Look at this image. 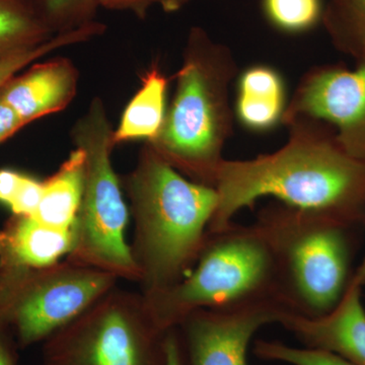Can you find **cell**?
<instances>
[{
	"instance_id": "6da1fadb",
	"label": "cell",
	"mask_w": 365,
	"mask_h": 365,
	"mask_svg": "<svg viewBox=\"0 0 365 365\" xmlns=\"http://www.w3.org/2000/svg\"><path fill=\"white\" fill-rule=\"evenodd\" d=\"M287 128V143L273 153L223 160L208 232L227 227L240 211L264 197L356 227L365 222V160L350 155L322 122L299 119Z\"/></svg>"
},
{
	"instance_id": "7a4b0ae2",
	"label": "cell",
	"mask_w": 365,
	"mask_h": 365,
	"mask_svg": "<svg viewBox=\"0 0 365 365\" xmlns=\"http://www.w3.org/2000/svg\"><path fill=\"white\" fill-rule=\"evenodd\" d=\"M134 220L131 253L143 297L188 275L207 239L217 207L213 187L188 179L145 143L124 180Z\"/></svg>"
},
{
	"instance_id": "3957f363",
	"label": "cell",
	"mask_w": 365,
	"mask_h": 365,
	"mask_svg": "<svg viewBox=\"0 0 365 365\" xmlns=\"http://www.w3.org/2000/svg\"><path fill=\"white\" fill-rule=\"evenodd\" d=\"M230 48L201 26L190 29L176 88L162 129L146 143L191 181L213 187L232 135L230 88L237 76Z\"/></svg>"
},
{
	"instance_id": "277c9868",
	"label": "cell",
	"mask_w": 365,
	"mask_h": 365,
	"mask_svg": "<svg viewBox=\"0 0 365 365\" xmlns=\"http://www.w3.org/2000/svg\"><path fill=\"white\" fill-rule=\"evenodd\" d=\"M255 223L272 252L278 295L288 313L319 318L333 311L354 276L359 227L277 201L262 208Z\"/></svg>"
},
{
	"instance_id": "5b68a950",
	"label": "cell",
	"mask_w": 365,
	"mask_h": 365,
	"mask_svg": "<svg viewBox=\"0 0 365 365\" xmlns=\"http://www.w3.org/2000/svg\"><path fill=\"white\" fill-rule=\"evenodd\" d=\"M143 297L155 323L165 332L177 329L198 309L281 304L272 252L255 222H232L220 232H208L188 275L165 292Z\"/></svg>"
},
{
	"instance_id": "8992f818",
	"label": "cell",
	"mask_w": 365,
	"mask_h": 365,
	"mask_svg": "<svg viewBox=\"0 0 365 365\" xmlns=\"http://www.w3.org/2000/svg\"><path fill=\"white\" fill-rule=\"evenodd\" d=\"M71 139L85 153V184L73 225V248L66 259L139 282L140 274L125 240L128 207L112 163L114 129L102 98L91 100L72 126Z\"/></svg>"
},
{
	"instance_id": "52a82bcc",
	"label": "cell",
	"mask_w": 365,
	"mask_h": 365,
	"mask_svg": "<svg viewBox=\"0 0 365 365\" xmlns=\"http://www.w3.org/2000/svg\"><path fill=\"white\" fill-rule=\"evenodd\" d=\"M167 333L141 292L116 287L43 342L42 365H165Z\"/></svg>"
},
{
	"instance_id": "ba28073f",
	"label": "cell",
	"mask_w": 365,
	"mask_h": 365,
	"mask_svg": "<svg viewBox=\"0 0 365 365\" xmlns=\"http://www.w3.org/2000/svg\"><path fill=\"white\" fill-rule=\"evenodd\" d=\"M116 276L69 261L0 279V311L21 349L44 342L116 287Z\"/></svg>"
},
{
	"instance_id": "9c48e42d",
	"label": "cell",
	"mask_w": 365,
	"mask_h": 365,
	"mask_svg": "<svg viewBox=\"0 0 365 365\" xmlns=\"http://www.w3.org/2000/svg\"><path fill=\"white\" fill-rule=\"evenodd\" d=\"M322 122L350 155L365 160V58L354 68L323 66L307 72L288 101L282 122Z\"/></svg>"
},
{
	"instance_id": "30bf717a",
	"label": "cell",
	"mask_w": 365,
	"mask_h": 365,
	"mask_svg": "<svg viewBox=\"0 0 365 365\" xmlns=\"http://www.w3.org/2000/svg\"><path fill=\"white\" fill-rule=\"evenodd\" d=\"M287 314L277 302L193 312L178 327L189 365H249L247 354L255 334L279 324Z\"/></svg>"
},
{
	"instance_id": "8fae6325",
	"label": "cell",
	"mask_w": 365,
	"mask_h": 365,
	"mask_svg": "<svg viewBox=\"0 0 365 365\" xmlns=\"http://www.w3.org/2000/svg\"><path fill=\"white\" fill-rule=\"evenodd\" d=\"M362 287L351 282L337 307L325 316L287 314L280 325L311 349L333 353L353 365H365V307Z\"/></svg>"
},
{
	"instance_id": "7c38bea8",
	"label": "cell",
	"mask_w": 365,
	"mask_h": 365,
	"mask_svg": "<svg viewBox=\"0 0 365 365\" xmlns=\"http://www.w3.org/2000/svg\"><path fill=\"white\" fill-rule=\"evenodd\" d=\"M79 71L71 59L54 57L35 62L0 88V97L24 123L66 110L78 93Z\"/></svg>"
},
{
	"instance_id": "4fadbf2b",
	"label": "cell",
	"mask_w": 365,
	"mask_h": 365,
	"mask_svg": "<svg viewBox=\"0 0 365 365\" xmlns=\"http://www.w3.org/2000/svg\"><path fill=\"white\" fill-rule=\"evenodd\" d=\"M73 244V227L58 230L33 216L13 215L0 227V279L54 265Z\"/></svg>"
},
{
	"instance_id": "5bb4252c",
	"label": "cell",
	"mask_w": 365,
	"mask_h": 365,
	"mask_svg": "<svg viewBox=\"0 0 365 365\" xmlns=\"http://www.w3.org/2000/svg\"><path fill=\"white\" fill-rule=\"evenodd\" d=\"M287 88L279 72L268 66H253L237 78L235 116L249 130L263 132L282 122Z\"/></svg>"
},
{
	"instance_id": "9a60e30c",
	"label": "cell",
	"mask_w": 365,
	"mask_h": 365,
	"mask_svg": "<svg viewBox=\"0 0 365 365\" xmlns=\"http://www.w3.org/2000/svg\"><path fill=\"white\" fill-rule=\"evenodd\" d=\"M86 155L76 148L59 169L43 181V194L33 217L47 227L71 230L78 216L83 184Z\"/></svg>"
},
{
	"instance_id": "2e32d148",
	"label": "cell",
	"mask_w": 365,
	"mask_h": 365,
	"mask_svg": "<svg viewBox=\"0 0 365 365\" xmlns=\"http://www.w3.org/2000/svg\"><path fill=\"white\" fill-rule=\"evenodd\" d=\"M169 81L158 66H151L141 79V86L125 108L117 128L114 143L134 140L151 143L157 138L167 114Z\"/></svg>"
},
{
	"instance_id": "e0dca14e",
	"label": "cell",
	"mask_w": 365,
	"mask_h": 365,
	"mask_svg": "<svg viewBox=\"0 0 365 365\" xmlns=\"http://www.w3.org/2000/svg\"><path fill=\"white\" fill-rule=\"evenodd\" d=\"M54 36L38 9L25 0H0V59L38 47Z\"/></svg>"
},
{
	"instance_id": "ac0fdd59",
	"label": "cell",
	"mask_w": 365,
	"mask_h": 365,
	"mask_svg": "<svg viewBox=\"0 0 365 365\" xmlns=\"http://www.w3.org/2000/svg\"><path fill=\"white\" fill-rule=\"evenodd\" d=\"M322 21L336 49L365 58V0H329Z\"/></svg>"
},
{
	"instance_id": "d6986e66",
	"label": "cell",
	"mask_w": 365,
	"mask_h": 365,
	"mask_svg": "<svg viewBox=\"0 0 365 365\" xmlns=\"http://www.w3.org/2000/svg\"><path fill=\"white\" fill-rule=\"evenodd\" d=\"M106 32V26L100 21H93L69 32L56 34L44 44L26 50L6 58L0 59V88L9 79L23 71L30 64L35 63L50 53L57 51L67 46L88 42Z\"/></svg>"
},
{
	"instance_id": "ffe728a7",
	"label": "cell",
	"mask_w": 365,
	"mask_h": 365,
	"mask_svg": "<svg viewBox=\"0 0 365 365\" xmlns=\"http://www.w3.org/2000/svg\"><path fill=\"white\" fill-rule=\"evenodd\" d=\"M266 18L278 30L306 32L322 21L323 0H263Z\"/></svg>"
},
{
	"instance_id": "44dd1931",
	"label": "cell",
	"mask_w": 365,
	"mask_h": 365,
	"mask_svg": "<svg viewBox=\"0 0 365 365\" xmlns=\"http://www.w3.org/2000/svg\"><path fill=\"white\" fill-rule=\"evenodd\" d=\"M98 0H40L38 9L54 34L66 33L95 21Z\"/></svg>"
},
{
	"instance_id": "7402d4cb",
	"label": "cell",
	"mask_w": 365,
	"mask_h": 365,
	"mask_svg": "<svg viewBox=\"0 0 365 365\" xmlns=\"http://www.w3.org/2000/svg\"><path fill=\"white\" fill-rule=\"evenodd\" d=\"M254 353L258 359L290 365H353L333 353L292 347L278 341H257Z\"/></svg>"
},
{
	"instance_id": "603a6c76",
	"label": "cell",
	"mask_w": 365,
	"mask_h": 365,
	"mask_svg": "<svg viewBox=\"0 0 365 365\" xmlns=\"http://www.w3.org/2000/svg\"><path fill=\"white\" fill-rule=\"evenodd\" d=\"M42 194L43 181L23 174L9 207L14 215L33 216L39 206Z\"/></svg>"
},
{
	"instance_id": "cb8c5ba5",
	"label": "cell",
	"mask_w": 365,
	"mask_h": 365,
	"mask_svg": "<svg viewBox=\"0 0 365 365\" xmlns=\"http://www.w3.org/2000/svg\"><path fill=\"white\" fill-rule=\"evenodd\" d=\"M19 349L13 328L0 311V365H18Z\"/></svg>"
},
{
	"instance_id": "d4e9b609",
	"label": "cell",
	"mask_w": 365,
	"mask_h": 365,
	"mask_svg": "<svg viewBox=\"0 0 365 365\" xmlns=\"http://www.w3.org/2000/svg\"><path fill=\"white\" fill-rule=\"evenodd\" d=\"M26 124L0 97V143L21 130Z\"/></svg>"
},
{
	"instance_id": "484cf974",
	"label": "cell",
	"mask_w": 365,
	"mask_h": 365,
	"mask_svg": "<svg viewBox=\"0 0 365 365\" xmlns=\"http://www.w3.org/2000/svg\"><path fill=\"white\" fill-rule=\"evenodd\" d=\"M98 4L100 7L111 11H130L139 19H145L153 6V0H98Z\"/></svg>"
},
{
	"instance_id": "4316f807",
	"label": "cell",
	"mask_w": 365,
	"mask_h": 365,
	"mask_svg": "<svg viewBox=\"0 0 365 365\" xmlns=\"http://www.w3.org/2000/svg\"><path fill=\"white\" fill-rule=\"evenodd\" d=\"M21 175L13 170H0V203L7 206L11 204L20 185Z\"/></svg>"
},
{
	"instance_id": "83f0119b",
	"label": "cell",
	"mask_w": 365,
	"mask_h": 365,
	"mask_svg": "<svg viewBox=\"0 0 365 365\" xmlns=\"http://www.w3.org/2000/svg\"><path fill=\"white\" fill-rule=\"evenodd\" d=\"M165 365H185L182 340L177 329L168 331L165 336Z\"/></svg>"
},
{
	"instance_id": "f1b7e54d",
	"label": "cell",
	"mask_w": 365,
	"mask_h": 365,
	"mask_svg": "<svg viewBox=\"0 0 365 365\" xmlns=\"http://www.w3.org/2000/svg\"><path fill=\"white\" fill-rule=\"evenodd\" d=\"M153 4L162 7L165 13H176L189 4L190 0H153Z\"/></svg>"
},
{
	"instance_id": "f546056e",
	"label": "cell",
	"mask_w": 365,
	"mask_h": 365,
	"mask_svg": "<svg viewBox=\"0 0 365 365\" xmlns=\"http://www.w3.org/2000/svg\"><path fill=\"white\" fill-rule=\"evenodd\" d=\"M352 282L359 287L364 288L365 287V257L359 267L355 269L354 276H353Z\"/></svg>"
},
{
	"instance_id": "4dcf8cb0",
	"label": "cell",
	"mask_w": 365,
	"mask_h": 365,
	"mask_svg": "<svg viewBox=\"0 0 365 365\" xmlns=\"http://www.w3.org/2000/svg\"><path fill=\"white\" fill-rule=\"evenodd\" d=\"M2 294H4V289H2V287L0 285V299H1Z\"/></svg>"
}]
</instances>
